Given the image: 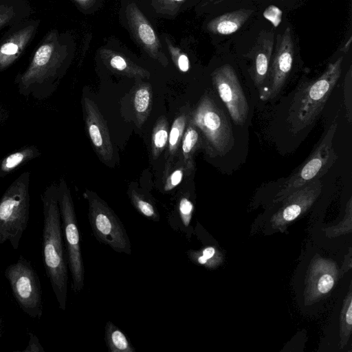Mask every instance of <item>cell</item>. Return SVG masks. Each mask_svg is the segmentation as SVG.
Wrapping results in <instances>:
<instances>
[{"mask_svg": "<svg viewBox=\"0 0 352 352\" xmlns=\"http://www.w3.org/2000/svg\"><path fill=\"white\" fill-rule=\"evenodd\" d=\"M72 52V39L67 34L56 29L47 32L26 69L14 79L19 93L38 100L50 97L65 74Z\"/></svg>", "mask_w": 352, "mask_h": 352, "instance_id": "6da1fadb", "label": "cell"}, {"mask_svg": "<svg viewBox=\"0 0 352 352\" xmlns=\"http://www.w3.org/2000/svg\"><path fill=\"white\" fill-rule=\"evenodd\" d=\"M43 212V261L58 304L65 311L67 298V262L65 254L58 186L51 184L41 195Z\"/></svg>", "mask_w": 352, "mask_h": 352, "instance_id": "7a4b0ae2", "label": "cell"}, {"mask_svg": "<svg viewBox=\"0 0 352 352\" xmlns=\"http://www.w3.org/2000/svg\"><path fill=\"white\" fill-rule=\"evenodd\" d=\"M342 59L341 56L330 63L320 77L302 85L296 91L287 116L292 133L305 129L321 113L340 76Z\"/></svg>", "mask_w": 352, "mask_h": 352, "instance_id": "3957f363", "label": "cell"}, {"mask_svg": "<svg viewBox=\"0 0 352 352\" xmlns=\"http://www.w3.org/2000/svg\"><path fill=\"white\" fill-rule=\"evenodd\" d=\"M29 171L21 173L0 199V244L9 241L17 250L30 214Z\"/></svg>", "mask_w": 352, "mask_h": 352, "instance_id": "277c9868", "label": "cell"}, {"mask_svg": "<svg viewBox=\"0 0 352 352\" xmlns=\"http://www.w3.org/2000/svg\"><path fill=\"white\" fill-rule=\"evenodd\" d=\"M190 122L201 132L205 149L211 157L223 156L234 145V137L223 111L204 94L192 113Z\"/></svg>", "mask_w": 352, "mask_h": 352, "instance_id": "5b68a950", "label": "cell"}, {"mask_svg": "<svg viewBox=\"0 0 352 352\" xmlns=\"http://www.w3.org/2000/svg\"><path fill=\"white\" fill-rule=\"evenodd\" d=\"M58 205L64 234L67 262L72 275V287L79 293L85 285V267L80 249V236L72 195L63 179L58 186Z\"/></svg>", "mask_w": 352, "mask_h": 352, "instance_id": "8992f818", "label": "cell"}, {"mask_svg": "<svg viewBox=\"0 0 352 352\" xmlns=\"http://www.w3.org/2000/svg\"><path fill=\"white\" fill-rule=\"evenodd\" d=\"M88 217L96 239L115 252L131 254V244L126 230L109 205L96 193L87 190Z\"/></svg>", "mask_w": 352, "mask_h": 352, "instance_id": "52a82bcc", "label": "cell"}, {"mask_svg": "<svg viewBox=\"0 0 352 352\" xmlns=\"http://www.w3.org/2000/svg\"><path fill=\"white\" fill-rule=\"evenodd\" d=\"M4 274L20 308L32 318L43 315L42 290L39 278L30 262L21 255L5 270Z\"/></svg>", "mask_w": 352, "mask_h": 352, "instance_id": "ba28073f", "label": "cell"}, {"mask_svg": "<svg viewBox=\"0 0 352 352\" xmlns=\"http://www.w3.org/2000/svg\"><path fill=\"white\" fill-rule=\"evenodd\" d=\"M337 126L334 121L307 160L285 181L280 195H289L312 180L320 179L336 163L338 156L333 148V140Z\"/></svg>", "mask_w": 352, "mask_h": 352, "instance_id": "9c48e42d", "label": "cell"}, {"mask_svg": "<svg viewBox=\"0 0 352 352\" xmlns=\"http://www.w3.org/2000/svg\"><path fill=\"white\" fill-rule=\"evenodd\" d=\"M212 80L234 122L243 124L249 105L232 67L227 64L216 69L212 74Z\"/></svg>", "mask_w": 352, "mask_h": 352, "instance_id": "30bf717a", "label": "cell"}, {"mask_svg": "<svg viewBox=\"0 0 352 352\" xmlns=\"http://www.w3.org/2000/svg\"><path fill=\"white\" fill-rule=\"evenodd\" d=\"M38 19H25L9 27L0 39V72L13 65L34 40Z\"/></svg>", "mask_w": 352, "mask_h": 352, "instance_id": "8fae6325", "label": "cell"}, {"mask_svg": "<svg viewBox=\"0 0 352 352\" xmlns=\"http://www.w3.org/2000/svg\"><path fill=\"white\" fill-rule=\"evenodd\" d=\"M278 38L268 85L260 91V98L263 100L272 99L279 94L292 67L294 44L290 28H287L280 38L278 36Z\"/></svg>", "mask_w": 352, "mask_h": 352, "instance_id": "7c38bea8", "label": "cell"}, {"mask_svg": "<svg viewBox=\"0 0 352 352\" xmlns=\"http://www.w3.org/2000/svg\"><path fill=\"white\" fill-rule=\"evenodd\" d=\"M82 107L86 130L93 147L100 160L109 164L113 158V148L106 120L94 100L85 96Z\"/></svg>", "mask_w": 352, "mask_h": 352, "instance_id": "4fadbf2b", "label": "cell"}, {"mask_svg": "<svg viewBox=\"0 0 352 352\" xmlns=\"http://www.w3.org/2000/svg\"><path fill=\"white\" fill-rule=\"evenodd\" d=\"M126 15L129 27L138 43L152 58L166 66L168 60L162 50L156 32L137 6L129 4Z\"/></svg>", "mask_w": 352, "mask_h": 352, "instance_id": "5bb4252c", "label": "cell"}, {"mask_svg": "<svg viewBox=\"0 0 352 352\" xmlns=\"http://www.w3.org/2000/svg\"><path fill=\"white\" fill-rule=\"evenodd\" d=\"M32 12L28 0H0V31L29 19Z\"/></svg>", "mask_w": 352, "mask_h": 352, "instance_id": "9a60e30c", "label": "cell"}, {"mask_svg": "<svg viewBox=\"0 0 352 352\" xmlns=\"http://www.w3.org/2000/svg\"><path fill=\"white\" fill-rule=\"evenodd\" d=\"M256 50L252 66V77L258 89L261 90L267 76L269 64L272 52L273 34L265 37Z\"/></svg>", "mask_w": 352, "mask_h": 352, "instance_id": "2e32d148", "label": "cell"}, {"mask_svg": "<svg viewBox=\"0 0 352 352\" xmlns=\"http://www.w3.org/2000/svg\"><path fill=\"white\" fill-rule=\"evenodd\" d=\"M252 12L251 10L241 9L224 14L211 20L207 28L213 34H232L244 24Z\"/></svg>", "mask_w": 352, "mask_h": 352, "instance_id": "e0dca14e", "label": "cell"}, {"mask_svg": "<svg viewBox=\"0 0 352 352\" xmlns=\"http://www.w3.org/2000/svg\"><path fill=\"white\" fill-rule=\"evenodd\" d=\"M104 63L111 69L130 78H148L149 72L144 68L134 64L130 60L120 54L105 50L102 53Z\"/></svg>", "mask_w": 352, "mask_h": 352, "instance_id": "ac0fdd59", "label": "cell"}, {"mask_svg": "<svg viewBox=\"0 0 352 352\" xmlns=\"http://www.w3.org/2000/svg\"><path fill=\"white\" fill-rule=\"evenodd\" d=\"M40 150L34 145H26L9 154L0 162V179L10 174L21 165L38 157Z\"/></svg>", "mask_w": 352, "mask_h": 352, "instance_id": "d6986e66", "label": "cell"}, {"mask_svg": "<svg viewBox=\"0 0 352 352\" xmlns=\"http://www.w3.org/2000/svg\"><path fill=\"white\" fill-rule=\"evenodd\" d=\"M194 211V205L186 196L179 198L176 208L175 213L168 217V223L176 232L185 233L189 236L190 222Z\"/></svg>", "mask_w": 352, "mask_h": 352, "instance_id": "ffe728a7", "label": "cell"}, {"mask_svg": "<svg viewBox=\"0 0 352 352\" xmlns=\"http://www.w3.org/2000/svg\"><path fill=\"white\" fill-rule=\"evenodd\" d=\"M187 124V116L182 113L173 121L168 133V151L164 168V177L171 170L173 162L181 146L182 138Z\"/></svg>", "mask_w": 352, "mask_h": 352, "instance_id": "44dd1931", "label": "cell"}, {"mask_svg": "<svg viewBox=\"0 0 352 352\" xmlns=\"http://www.w3.org/2000/svg\"><path fill=\"white\" fill-rule=\"evenodd\" d=\"M152 87L148 83H142L135 89L133 96V105L137 124L139 127L146 120L152 107Z\"/></svg>", "mask_w": 352, "mask_h": 352, "instance_id": "7402d4cb", "label": "cell"}, {"mask_svg": "<svg viewBox=\"0 0 352 352\" xmlns=\"http://www.w3.org/2000/svg\"><path fill=\"white\" fill-rule=\"evenodd\" d=\"M199 142L198 129L190 122L185 129L181 142L183 164L188 175L194 170L193 156Z\"/></svg>", "mask_w": 352, "mask_h": 352, "instance_id": "603a6c76", "label": "cell"}, {"mask_svg": "<svg viewBox=\"0 0 352 352\" xmlns=\"http://www.w3.org/2000/svg\"><path fill=\"white\" fill-rule=\"evenodd\" d=\"M104 340L110 352L135 351L126 335L111 321L104 327Z\"/></svg>", "mask_w": 352, "mask_h": 352, "instance_id": "cb8c5ba5", "label": "cell"}, {"mask_svg": "<svg viewBox=\"0 0 352 352\" xmlns=\"http://www.w3.org/2000/svg\"><path fill=\"white\" fill-rule=\"evenodd\" d=\"M168 122L164 116H160L153 129L151 137V154L156 160L164 150L168 138Z\"/></svg>", "mask_w": 352, "mask_h": 352, "instance_id": "d4e9b609", "label": "cell"}, {"mask_svg": "<svg viewBox=\"0 0 352 352\" xmlns=\"http://www.w3.org/2000/svg\"><path fill=\"white\" fill-rule=\"evenodd\" d=\"M129 197L134 208L140 214L153 221L160 220V214L157 208L143 195L134 189H129Z\"/></svg>", "mask_w": 352, "mask_h": 352, "instance_id": "484cf974", "label": "cell"}, {"mask_svg": "<svg viewBox=\"0 0 352 352\" xmlns=\"http://www.w3.org/2000/svg\"><path fill=\"white\" fill-rule=\"evenodd\" d=\"M166 43L170 57L177 69L182 72H188L190 68V62L187 55L182 52L178 47H175L168 42V41H166Z\"/></svg>", "mask_w": 352, "mask_h": 352, "instance_id": "4316f807", "label": "cell"}, {"mask_svg": "<svg viewBox=\"0 0 352 352\" xmlns=\"http://www.w3.org/2000/svg\"><path fill=\"white\" fill-rule=\"evenodd\" d=\"M186 0H152V4L157 11L168 14L178 12Z\"/></svg>", "mask_w": 352, "mask_h": 352, "instance_id": "83f0119b", "label": "cell"}, {"mask_svg": "<svg viewBox=\"0 0 352 352\" xmlns=\"http://www.w3.org/2000/svg\"><path fill=\"white\" fill-rule=\"evenodd\" d=\"M185 170V167L182 164L180 166L175 168L172 172L170 171L164 177V190L168 192L177 186L183 179Z\"/></svg>", "mask_w": 352, "mask_h": 352, "instance_id": "f1b7e54d", "label": "cell"}, {"mask_svg": "<svg viewBox=\"0 0 352 352\" xmlns=\"http://www.w3.org/2000/svg\"><path fill=\"white\" fill-rule=\"evenodd\" d=\"M263 16L277 27L281 22L282 11L274 6H270L264 11Z\"/></svg>", "mask_w": 352, "mask_h": 352, "instance_id": "f546056e", "label": "cell"}, {"mask_svg": "<svg viewBox=\"0 0 352 352\" xmlns=\"http://www.w3.org/2000/svg\"><path fill=\"white\" fill-rule=\"evenodd\" d=\"M29 341L27 347L23 352H44V349L41 344L38 338L32 333L29 332Z\"/></svg>", "mask_w": 352, "mask_h": 352, "instance_id": "4dcf8cb0", "label": "cell"}, {"mask_svg": "<svg viewBox=\"0 0 352 352\" xmlns=\"http://www.w3.org/2000/svg\"><path fill=\"white\" fill-rule=\"evenodd\" d=\"M334 280L332 276L329 274H324L319 280L318 289L322 294L327 293L331 289Z\"/></svg>", "mask_w": 352, "mask_h": 352, "instance_id": "1f68e13d", "label": "cell"}, {"mask_svg": "<svg viewBox=\"0 0 352 352\" xmlns=\"http://www.w3.org/2000/svg\"><path fill=\"white\" fill-rule=\"evenodd\" d=\"M214 253H215V250H214V248L208 247V248H206L205 249H204V250L202 251L201 256H204L207 259V261H208V259L211 258L214 256Z\"/></svg>", "mask_w": 352, "mask_h": 352, "instance_id": "d6a6232c", "label": "cell"}, {"mask_svg": "<svg viewBox=\"0 0 352 352\" xmlns=\"http://www.w3.org/2000/svg\"><path fill=\"white\" fill-rule=\"evenodd\" d=\"M75 3H76L78 6L87 8L88 6L91 5L95 0H72Z\"/></svg>", "mask_w": 352, "mask_h": 352, "instance_id": "836d02e7", "label": "cell"}, {"mask_svg": "<svg viewBox=\"0 0 352 352\" xmlns=\"http://www.w3.org/2000/svg\"><path fill=\"white\" fill-rule=\"evenodd\" d=\"M346 322L349 324H352V303L350 302L348 310L346 314Z\"/></svg>", "mask_w": 352, "mask_h": 352, "instance_id": "e575fe53", "label": "cell"}, {"mask_svg": "<svg viewBox=\"0 0 352 352\" xmlns=\"http://www.w3.org/2000/svg\"><path fill=\"white\" fill-rule=\"evenodd\" d=\"M8 118V113L6 110L0 106V126Z\"/></svg>", "mask_w": 352, "mask_h": 352, "instance_id": "d590c367", "label": "cell"}, {"mask_svg": "<svg viewBox=\"0 0 352 352\" xmlns=\"http://www.w3.org/2000/svg\"><path fill=\"white\" fill-rule=\"evenodd\" d=\"M2 333H3V320L0 316V338L2 336Z\"/></svg>", "mask_w": 352, "mask_h": 352, "instance_id": "8d00e7d4", "label": "cell"}, {"mask_svg": "<svg viewBox=\"0 0 352 352\" xmlns=\"http://www.w3.org/2000/svg\"><path fill=\"white\" fill-rule=\"evenodd\" d=\"M351 42V38H349L348 43H346L345 46L344 47L343 50L344 52H346L349 50V46L350 45Z\"/></svg>", "mask_w": 352, "mask_h": 352, "instance_id": "74e56055", "label": "cell"}, {"mask_svg": "<svg viewBox=\"0 0 352 352\" xmlns=\"http://www.w3.org/2000/svg\"><path fill=\"white\" fill-rule=\"evenodd\" d=\"M222 1H224V0H211V1L214 2V3Z\"/></svg>", "mask_w": 352, "mask_h": 352, "instance_id": "f35d334b", "label": "cell"}]
</instances>
